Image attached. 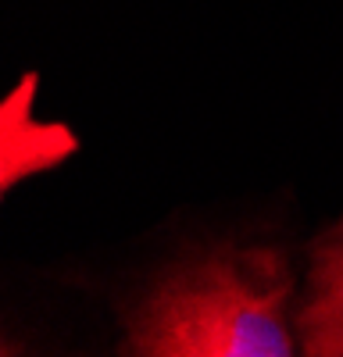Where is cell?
<instances>
[{"mask_svg": "<svg viewBox=\"0 0 343 357\" xmlns=\"http://www.w3.org/2000/svg\"><path fill=\"white\" fill-rule=\"evenodd\" d=\"M294 275L272 247H222L172 272L139 307L125 350L151 357H290Z\"/></svg>", "mask_w": 343, "mask_h": 357, "instance_id": "obj_1", "label": "cell"}, {"mask_svg": "<svg viewBox=\"0 0 343 357\" xmlns=\"http://www.w3.org/2000/svg\"><path fill=\"white\" fill-rule=\"evenodd\" d=\"M33 104L36 75H25L0 100V193L25 175L61 165L75 151V136L57 122H40Z\"/></svg>", "mask_w": 343, "mask_h": 357, "instance_id": "obj_2", "label": "cell"}, {"mask_svg": "<svg viewBox=\"0 0 343 357\" xmlns=\"http://www.w3.org/2000/svg\"><path fill=\"white\" fill-rule=\"evenodd\" d=\"M300 347L311 357H343V222L311 254L307 293L297 307Z\"/></svg>", "mask_w": 343, "mask_h": 357, "instance_id": "obj_3", "label": "cell"}, {"mask_svg": "<svg viewBox=\"0 0 343 357\" xmlns=\"http://www.w3.org/2000/svg\"><path fill=\"white\" fill-rule=\"evenodd\" d=\"M0 354H8V350H4V343H0Z\"/></svg>", "mask_w": 343, "mask_h": 357, "instance_id": "obj_4", "label": "cell"}]
</instances>
